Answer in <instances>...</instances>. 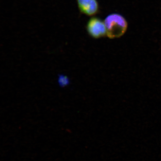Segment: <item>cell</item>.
I'll list each match as a JSON object with an SVG mask.
<instances>
[{
    "label": "cell",
    "mask_w": 161,
    "mask_h": 161,
    "mask_svg": "<svg viewBox=\"0 0 161 161\" xmlns=\"http://www.w3.org/2000/svg\"><path fill=\"white\" fill-rule=\"evenodd\" d=\"M107 30V36L110 39L119 38L125 33L128 28L126 20L121 15L112 14L104 20Z\"/></svg>",
    "instance_id": "1"
},
{
    "label": "cell",
    "mask_w": 161,
    "mask_h": 161,
    "mask_svg": "<svg viewBox=\"0 0 161 161\" xmlns=\"http://www.w3.org/2000/svg\"><path fill=\"white\" fill-rule=\"evenodd\" d=\"M86 29L88 35L94 39H99L107 36L104 22L98 18H91L87 23Z\"/></svg>",
    "instance_id": "2"
},
{
    "label": "cell",
    "mask_w": 161,
    "mask_h": 161,
    "mask_svg": "<svg viewBox=\"0 0 161 161\" xmlns=\"http://www.w3.org/2000/svg\"><path fill=\"white\" fill-rule=\"evenodd\" d=\"M79 11L88 16H93L99 12V4L97 0H77Z\"/></svg>",
    "instance_id": "3"
},
{
    "label": "cell",
    "mask_w": 161,
    "mask_h": 161,
    "mask_svg": "<svg viewBox=\"0 0 161 161\" xmlns=\"http://www.w3.org/2000/svg\"><path fill=\"white\" fill-rule=\"evenodd\" d=\"M58 82L61 86H64L68 85L69 83V79L67 77L64 75H60L58 79Z\"/></svg>",
    "instance_id": "4"
}]
</instances>
